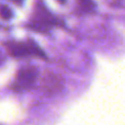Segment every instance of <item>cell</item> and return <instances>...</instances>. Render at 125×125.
<instances>
[{
  "label": "cell",
  "mask_w": 125,
  "mask_h": 125,
  "mask_svg": "<svg viewBox=\"0 0 125 125\" xmlns=\"http://www.w3.org/2000/svg\"><path fill=\"white\" fill-rule=\"evenodd\" d=\"M7 50L9 54L13 57H23V56H41L42 58H45V54L43 51L36 45L33 41H28L25 43H8Z\"/></svg>",
  "instance_id": "1"
},
{
  "label": "cell",
  "mask_w": 125,
  "mask_h": 125,
  "mask_svg": "<svg viewBox=\"0 0 125 125\" xmlns=\"http://www.w3.org/2000/svg\"><path fill=\"white\" fill-rule=\"evenodd\" d=\"M36 78V70L33 67H24L18 71L15 76V80L12 84V89L14 90H24L34 83Z\"/></svg>",
  "instance_id": "2"
},
{
  "label": "cell",
  "mask_w": 125,
  "mask_h": 125,
  "mask_svg": "<svg viewBox=\"0 0 125 125\" xmlns=\"http://www.w3.org/2000/svg\"><path fill=\"white\" fill-rule=\"evenodd\" d=\"M56 76L54 75V73H51V76H50V78H44L43 79V86H44V88H45V91L47 90V91H55L56 90V87L58 86V87H61V82L59 81H56Z\"/></svg>",
  "instance_id": "3"
},
{
  "label": "cell",
  "mask_w": 125,
  "mask_h": 125,
  "mask_svg": "<svg viewBox=\"0 0 125 125\" xmlns=\"http://www.w3.org/2000/svg\"><path fill=\"white\" fill-rule=\"evenodd\" d=\"M0 17L4 20H8L12 17V12L7 6H0Z\"/></svg>",
  "instance_id": "4"
},
{
  "label": "cell",
  "mask_w": 125,
  "mask_h": 125,
  "mask_svg": "<svg viewBox=\"0 0 125 125\" xmlns=\"http://www.w3.org/2000/svg\"><path fill=\"white\" fill-rule=\"evenodd\" d=\"M78 2L83 8V10H87V11H89L93 7V3L91 0H78Z\"/></svg>",
  "instance_id": "5"
},
{
  "label": "cell",
  "mask_w": 125,
  "mask_h": 125,
  "mask_svg": "<svg viewBox=\"0 0 125 125\" xmlns=\"http://www.w3.org/2000/svg\"><path fill=\"white\" fill-rule=\"evenodd\" d=\"M11 1H12L13 3H15V4H18V6H19V4H21L22 2H23V0H11Z\"/></svg>",
  "instance_id": "6"
},
{
  "label": "cell",
  "mask_w": 125,
  "mask_h": 125,
  "mask_svg": "<svg viewBox=\"0 0 125 125\" xmlns=\"http://www.w3.org/2000/svg\"><path fill=\"white\" fill-rule=\"evenodd\" d=\"M57 1H58V2H61V3H64V2H65V0H57Z\"/></svg>",
  "instance_id": "7"
}]
</instances>
